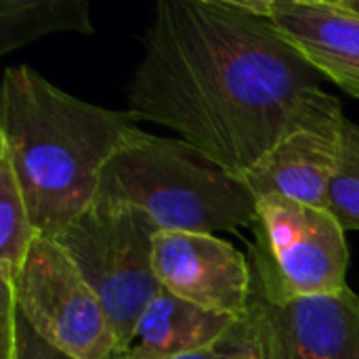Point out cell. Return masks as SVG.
Returning <instances> with one entry per match:
<instances>
[{
    "label": "cell",
    "instance_id": "17",
    "mask_svg": "<svg viewBox=\"0 0 359 359\" xmlns=\"http://www.w3.org/2000/svg\"><path fill=\"white\" fill-rule=\"evenodd\" d=\"M341 4H343L345 8H349V11L359 13V0H341Z\"/></svg>",
    "mask_w": 359,
    "mask_h": 359
},
{
    "label": "cell",
    "instance_id": "12",
    "mask_svg": "<svg viewBox=\"0 0 359 359\" xmlns=\"http://www.w3.org/2000/svg\"><path fill=\"white\" fill-rule=\"evenodd\" d=\"M57 32L93 34L90 6L84 0H2L0 2V53Z\"/></svg>",
    "mask_w": 359,
    "mask_h": 359
},
{
    "label": "cell",
    "instance_id": "13",
    "mask_svg": "<svg viewBox=\"0 0 359 359\" xmlns=\"http://www.w3.org/2000/svg\"><path fill=\"white\" fill-rule=\"evenodd\" d=\"M38 236L13 164L0 149V278H17Z\"/></svg>",
    "mask_w": 359,
    "mask_h": 359
},
{
    "label": "cell",
    "instance_id": "7",
    "mask_svg": "<svg viewBox=\"0 0 359 359\" xmlns=\"http://www.w3.org/2000/svg\"><path fill=\"white\" fill-rule=\"evenodd\" d=\"M248 320L261 359H359V294L351 288L284 303L252 288Z\"/></svg>",
    "mask_w": 359,
    "mask_h": 359
},
{
    "label": "cell",
    "instance_id": "10",
    "mask_svg": "<svg viewBox=\"0 0 359 359\" xmlns=\"http://www.w3.org/2000/svg\"><path fill=\"white\" fill-rule=\"evenodd\" d=\"M265 13L318 74L359 99V13L341 0H265Z\"/></svg>",
    "mask_w": 359,
    "mask_h": 359
},
{
    "label": "cell",
    "instance_id": "5",
    "mask_svg": "<svg viewBox=\"0 0 359 359\" xmlns=\"http://www.w3.org/2000/svg\"><path fill=\"white\" fill-rule=\"evenodd\" d=\"M252 248V288L284 303L347 290L349 246L326 208L284 198L259 200Z\"/></svg>",
    "mask_w": 359,
    "mask_h": 359
},
{
    "label": "cell",
    "instance_id": "11",
    "mask_svg": "<svg viewBox=\"0 0 359 359\" xmlns=\"http://www.w3.org/2000/svg\"><path fill=\"white\" fill-rule=\"evenodd\" d=\"M238 322L196 307L162 288L145 307L128 345L116 359H170L202 351L219 343Z\"/></svg>",
    "mask_w": 359,
    "mask_h": 359
},
{
    "label": "cell",
    "instance_id": "9",
    "mask_svg": "<svg viewBox=\"0 0 359 359\" xmlns=\"http://www.w3.org/2000/svg\"><path fill=\"white\" fill-rule=\"evenodd\" d=\"M345 114L294 130L265 154L242 181L257 200L284 198L328 210V189L341 158Z\"/></svg>",
    "mask_w": 359,
    "mask_h": 359
},
{
    "label": "cell",
    "instance_id": "3",
    "mask_svg": "<svg viewBox=\"0 0 359 359\" xmlns=\"http://www.w3.org/2000/svg\"><path fill=\"white\" fill-rule=\"evenodd\" d=\"M97 198L143 210L160 231L219 233L255 227L259 200L242 177L183 139L145 130L105 164Z\"/></svg>",
    "mask_w": 359,
    "mask_h": 359
},
{
    "label": "cell",
    "instance_id": "1",
    "mask_svg": "<svg viewBox=\"0 0 359 359\" xmlns=\"http://www.w3.org/2000/svg\"><path fill=\"white\" fill-rule=\"evenodd\" d=\"M322 80L265 0H160L126 109L244 177L294 130L343 111Z\"/></svg>",
    "mask_w": 359,
    "mask_h": 359
},
{
    "label": "cell",
    "instance_id": "4",
    "mask_svg": "<svg viewBox=\"0 0 359 359\" xmlns=\"http://www.w3.org/2000/svg\"><path fill=\"white\" fill-rule=\"evenodd\" d=\"M158 231L143 210L97 198L55 238L103 303L118 339V353L128 345L145 307L162 290L154 271Z\"/></svg>",
    "mask_w": 359,
    "mask_h": 359
},
{
    "label": "cell",
    "instance_id": "2",
    "mask_svg": "<svg viewBox=\"0 0 359 359\" xmlns=\"http://www.w3.org/2000/svg\"><path fill=\"white\" fill-rule=\"evenodd\" d=\"M137 133L128 109L82 101L27 65L4 72L0 149L40 236L59 238L97 200L105 164Z\"/></svg>",
    "mask_w": 359,
    "mask_h": 359
},
{
    "label": "cell",
    "instance_id": "14",
    "mask_svg": "<svg viewBox=\"0 0 359 359\" xmlns=\"http://www.w3.org/2000/svg\"><path fill=\"white\" fill-rule=\"evenodd\" d=\"M328 210L345 231H359V124L345 118L337 172L328 189Z\"/></svg>",
    "mask_w": 359,
    "mask_h": 359
},
{
    "label": "cell",
    "instance_id": "16",
    "mask_svg": "<svg viewBox=\"0 0 359 359\" xmlns=\"http://www.w3.org/2000/svg\"><path fill=\"white\" fill-rule=\"evenodd\" d=\"M11 359H76L40 339L17 311V343Z\"/></svg>",
    "mask_w": 359,
    "mask_h": 359
},
{
    "label": "cell",
    "instance_id": "8",
    "mask_svg": "<svg viewBox=\"0 0 359 359\" xmlns=\"http://www.w3.org/2000/svg\"><path fill=\"white\" fill-rule=\"evenodd\" d=\"M154 271L166 292L196 307L236 320L250 311L252 267L215 233L158 231Z\"/></svg>",
    "mask_w": 359,
    "mask_h": 359
},
{
    "label": "cell",
    "instance_id": "15",
    "mask_svg": "<svg viewBox=\"0 0 359 359\" xmlns=\"http://www.w3.org/2000/svg\"><path fill=\"white\" fill-rule=\"evenodd\" d=\"M170 359H261V351L252 324L246 316L212 347Z\"/></svg>",
    "mask_w": 359,
    "mask_h": 359
},
{
    "label": "cell",
    "instance_id": "6",
    "mask_svg": "<svg viewBox=\"0 0 359 359\" xmlns=\"http://www.w3.org/2000/svg\"><path fill=\"white\" fill-rule=\"evenodd\" d=\"M13 290L19 316L48 345L76 359H116L109 316L57 240H34Z\"/></svg>",
    "mask_w": 359,
    "mask_h": 359
}]
</instances>
